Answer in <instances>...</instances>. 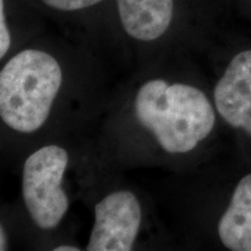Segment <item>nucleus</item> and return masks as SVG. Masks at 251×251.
I'll return each mask as SVG.
<instances>
[{"label": "nucleus", "instance_id": "nucleus-1", "mask_svg": "<svg viewBox=\"0 0 251 251\" xmlns=\"http://www.w3.org/2000/svg\"><path fill=\"white\" fill-rule=\"evenodd\" d=\"M134 111L141 126L169 153L192 151L214 129L211 101L201 90L187 84L146 81L135 97Z\"/></svg>", "mask_w": 251, "mask_h": 251}, {"label": "nucleus", "instance_id": "nucleus-2", "mask_svg": "<svg viewBox=\"0 0 251 251\" xmlns=\"http://www.w3.org/2000/svg\"><path fill=\"white\" fill-rule=\"evenodd\" d=\"M62 83V68L54 56L23 50L0 71V119L18 133H35L49 119Z\"/></svg>", "mask_w": 251, "mask_h": 251}, {"label": "nucleus", "instance_id": "nucleus-3", "mask_svg": "<svg viewBox=\"0 0 251 251\" xmlns=\"http://www.w3.org/2000/svg\"><path fill=\"white\" fill-rule=\"evenodd\" d=\"M68 164L67 150L56 144L37 149L25 161L24 202L34 224L43 230L57 227L69 211L70 201L62 185Z\"/></svg>", "mask_w": 251, "mask_h": 251}, {"label": "nucleus", "instance_id": "nucleus-4", "mask_svg": "<svg viewBox=\"0 0 251 251\" xmlns=\"http://www.w3.org/2000/svg\"><path fill=\"white\" fill-rule=\"evenodd\" d=\"M142 224V208L127 190L109 193L94 207V225L86 250L129 251Z\"/></svg>", "mask_w": 251, "mask_h": 251}, {"label": "nucleus", "instance_id": "nucleus-5", "mask_svg": "<svg viewBox=\"0 0 251 251\" xmlns=\"http://www.w3.org/2000/svg\"><path fill=\"white\" fill-rule=\"evenodd\" d=\"M219 114L251 135V49L235 55L214 90Z\"/></svg>", "mask_w": 251, "mask_h": 251}, {"label": "nucleus", "instance_id": "nucleus-6", "mask_svg": "<svg viewBox=\"0 0 251 251\" xmlns=\"http://www.w3.org/2000/svg\"><path fill=\"white\" fill-rule=\"evenodd\" d=\"M122 27L135 40L150 42L164 35L174 18L175 0H117Z\"/></svg>", "mask_w": 251, "mask_h": 251}, {"label": "nucleus", "instance_id": "nucleus-7", "mask_svg": "<svg viewBox=\"0 0 251 251\" xmlns=\"http://www.w3.org/2000/svg\"><path fill=\"white\" fill-rule=\"evenodd\" d=\"M224 246L233 251H251V174L238 181L227 211L218 226Z\"/></svg>", "mask_w": 251, "mask_h": 251}, {"label": "nucleus", "instance_id": "nucleus-8", "mask_svg": "<svg viewBox=\"0 0 251 251\" xmlns=\"http://www.w3.org/2000/svg\"><path fill=\"white\" fill-rule=\"evenodd\" d=\"M42 1L54 9L71 12L91 7V6L101 2L102 0H42Z\"/></svg>", "mask_w": 251, "mask_h": 251}, {"label": "nucleus", "instance_id": "nucleus-9", "mask_svg": "<svg viewBox=\"0 0 251 251\" xmlns=\"http://www.w3.org/2000/svg\"><path fill=\"white\" fill-rule=\"evenodd\" d=\"M11 43V33H9L5 19V1L0 0V59L8 52Z\"/></svg>", "mask_w": 251, "mask_h": 251}, {"label": "nucleus", "instance_id": "nucleus-10", "mask_svg": "<svg viewBox=\"0 0 251 251\" xmlns=\"http://www.w3.org/2000/svg\"><path fill=\"white\" fill-rule=\"evenodd\" d=\"M4 250H7V236L2 226L0 225V251Z\"/></svg>", "mask_w": 251, "mask_h": 251}, {"label": "nucleus", "instance_id": "nucleus-11", "mask_svg": "<svg viewBox=\"0 0 251 251\" xmlns=\"http://www.w3.org/2000/svg\"><path fill=\"white\" fill-rule=\"evenodd\" d=\"M55 251H79V248L72 247V246H59L57 248H55Z\"/></svg>", "mask_w": 251, "mask_h": 251}]
</instances>
